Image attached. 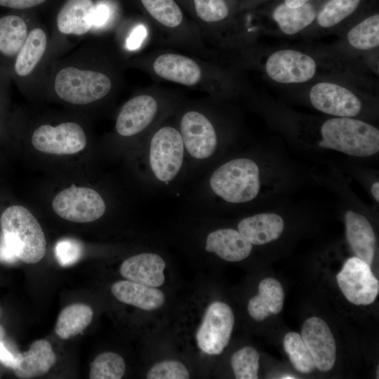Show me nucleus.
Listing matches in <instances>:
<instances>
[{
    "instance_id": "1",
    "label": "nucleus",
    "mask_w": 379,
    "mask_h": 379,
    "mask_svg": "<svg viewBox=\"0 0 379 379\" xmlns=\"http://www.w3.org/2000/svg\"><path fill=\"white\" fill-rule=\"evenodd\" d=\"M1 239L17 258L27 264L39 262L45 255L46 240L33 214L22 206L7 208L0 218Z\"/></svg>"
},
{
    "instance_id": "2",
    "label": "nucleus",
    "mask_w": 379,
    "mask_h": 379,
    "mask_svg": "<svg viewBox=\"0 0 379 379\" xmlns=\"http://www.w3.org/2000/svg\"><path fill=\"white\" fill-rule=\"evenodd\" d=\"M319 146L347 155L366 157L379 151V131L365 121L352 117H335L320 128Z\"/></svg>"
},
{
    "instance_id": "3",
    "label": "nucleus",
    "mask_w": 379,
    "mask_h": 379,
    "mask_svg": "<svg viewBox=\"0 0 379 379\" xmlns=\"http://www.w3.org/2000/svg\"><path fill=\"white\" fill-rule=\"evenodd\" d=\"M213 193L226 202L242 204L253 200L260 189V169L248 158H237L218 167L211 175Z\"/></svg>"
},
{
    "instance_id": "4",
    "label": "nucleus",
    "mask_w": 379,
    "mask_h": 379,
    "mask_svg": "<svg viewBox=\"0 0 379 379\" xmlns=\"http://www.w3.org/2000/svg\"><path fill=\"white\" fill-rule=\"evenodd\" d=\"M111 88L112 81L106 74L71 66L61 69L54 79L57 95L74 105H87L100 100Z\"/></svg>"
},
{
    "instance_id": "5",
    "label": "nucleus",
    "mask_w": 379,
    "mask_h": 379,
    "mask_svg": "<svg viewBox=\"0 0 379 379\" xmlns=\"http://www.w3.org/2000/svg\"><path fill=\"white\" fill-rule=\"evenodd\" d=\"M185 147L180 133L164 126L152 137L149 147V166L159 182L168 183L180 173L184 161Z\"/></svg>"
},
{
    "instance_id": "6",
    "label": "nucleus",
    "mask_w": 379,
    "mask_h": 379,
    "mask_svg": "<svg viewBox=\"0 0 379 379\" xmlns=\"http://www.w3.org/2000/svg\"><path fill=\"white\" fill-rule=\"evenodd\" d=\"M52 206L58 216L77 223L95 221L106 210L105 202L98 192L74 185L58 193L53 200Z\"/></svg>"
},
{
    "instance_id": "7",
    "label": "nucleus",
    "mask_w": 379,
    "mask_h": 379,
    "mask_svg": "<svg viewBox=\"0 0 379 379\" xmlns=\"http://www.w3.org/2000/svg\"><path fill=\"white\" fill-rule=\"evenodd\" d=\"M234 324L230 307L223 302H213L206 309L197 330L199 348L206 354H220L227 345Z\"/></svg>"
},
{
    "instance_id": "8",
    "label": "nucleus",
    "mask_w": 379,
    "mask_h": 379,
    "mask_svg": "<svg viewBox=\"0 0 379 379\" xmlns=\"http://www.w3.org/2000/svg\"><path fill=\"white\" fill-rule=\"evenodd\" d=\"M336 279L343 294L354 305H370L378 295L379 281L371 266L357 256L345 262Z\"/></svg>"
},
{
    "instance_id": "9",
    "label": "nucleus",
    "mask_w": 379,
    "mask_h": 379,
    "mask_svg": "<svg viewBox=\"0 0 379 379\" xmlns=\"http://www.w3.org/2000/svg\"><path fill=\"white\" fill-rule=\"evenodd\" d=\"M37 150L52 154H73L81 151L87 139L82 127L75 122H64L53 126L36 128L31 138Z\"/></svg>"
},
{
    "instance_id": "10",
    "label": "nucleus",
    "mask_w": 379,
    "mask_h": 379,
    "mask_svg": "<svg viewBox=\"0 0 379 379\" xmlns=\"http://www.w3.org/2000/svg\"><path fill=\"white\" fill-rule=\"evenodd\" d=\"M267 75L282 84L304 83L312 79L317 71V64L310 55L291 49L280 50L272 53L265 64Z\"/></svg>"
},
{
    "instance_id": "11",
    "label": "nucleus",
    "mask_w": 379,
    "mask_h": 379,
    "mask_svg": "<svg viewBox=\"0 0 379 379\" xmlns=\"http://www.w3.org/2000/svg\"><path fill=\"white\" fill-rule=\"evenodd\" d=\"M180 135L185 151L194 159L205 160L213 155L218 146L215 130L203 114L189 111L180 121Z\"/></svg>"
},
{
    "instance_id": "12",
    "label": "nucleus",
    "mask_w": 379,
    "mask_h": 379,
    "mask_svg": "<svg viewBox=\"0 0 379 379\" xmlns=\"http://www.w3.org/2000/svg\"><path fill=\"white\" fill-rule=\"evenodd\" d=\"M310 100L314 108L338 117H353L361 109L359 98L348 88L331 82H319L310 91Z\"/></svg>"
},
{
    "instance_id": "13",
    "label": "nucleus",
    "mask_w": 379,
    "mask_h": 379,
    "mask_svg": "<svg viewBox=\"0 0 379 379\" xmlns=\"http://www.w3.org/2000/svg\"><path fill=\"white\" fill-rule=\"evenodd\" d=\"M301 337L315 367L321 371H330L336 359V345L327 324L317 317L307 319L302 326Z\"/></svg>"
},
{
    "instance_id": "14",
    "label": "nucleus",
    "mask_w": 379,
    "mask_h": 379,
    "mask_svg": "<svg viewBox=\"0 0 379 379\" xmlns=\"http://www.w3.org/2000/svg\"><path fill=\"white\" fill-rule=\"evenodd\" d=\"M157 112L156 100L147 95L135 96L127 101L119 112L116 131L121 136L130 137L145 130Z\"/></svg>"
},
{
    "instance_id": "15",
    "label": "nucleus",
    "mask_w": 379,
    "mask_h": 379,
    "mask_svg": "<svg viewBox=\"0 0 379 379\" xmlns=\"http://www.w3.org/2000/svg\"><path fill=\"white\" fill-rule=\"evenodd\" d=\"M166 262L156 253H142L126 259L120 266V273L127 280L152 287L161 286L165 277Z\"/></svg>"
},
{
    "instance_id": "16",
    "label": "nucleus",
    "mask_w": 379,
    "mask_h": 379,
    "mask_svg": "<svg viewBox=\"0 0 379 379\" xmlns=\"http://www.w3.org/2000/svg\"><path fill=\"white\" fill-rule=\"evenodd\" d=\"M347 242L356 256L370 266L375 252L376 237L368 220L352 211L345 214Z\"/></svg>"
},
{
    "instance_id": "17",
    "label": "nucleus",
    "mask_w": 379,
    "mask_h": 379,
    "mask_svg": "<svg viewBox=\"0 0 379 379\" xmlns=\"http://www.w3.org/2000/svg\"><path fill=\"white\" fill-rule=\"evenodd\" d=\"M205 248L225 260L238 262L250 255L253 245L238 230L222 228L208 234Z\"/></svg>"
},
{
    "instance_id": "18",
    "label": "nucleus",
    "mask_w": 379,
    "mask_h": 379,
    "mask_svg": "<svg viewBox=\"0 0 379 379\" xmlns=\"http://www.w3.org/2000/svg\"><path fill=\"white\" fill-rule=\"evenodd\" d=\"M284 228L283 218L274 213H262L240 220L237 230L252 244L264 245L277 239Z\"/></svg>"
},
{
    "instance_id": "19",
    "label": "nucleus",
    "mask_w": 379,
    "mask_h": 379,
    "mask_svg": "<svg viewBox=\"0 0 379 379\" xmlns=\"http://www.w3.org/2000/svg\"><path fill=\"white\" fill-rule=\"evenodd\" d=\"M153 69L161 78L186 86L197 84L201 77V70L197 62L178 54L159 55L154 60Z\"/></svg>"
},
{
    "instance_id": "20",
    "label": "nucleus",
    "mask_w": 379,
    "mask_h": 379,
    "mask_svg": "<svg viewBox=\"0 0 379 379\" xmlns=\"http://www.w3.org/2000/svg\"><path fill=\"white\" fill-rule=\"evenodd\" d=\"M111 291L120 302L147 311L159 308L165 301L164 293L157 287L130 280L115 282L111 286Z\"/></svg>"
},
{
    "instance_id": "21",
    "label": "nucleus",
    "mask_w": 379,
    "mask_h": 379,
    "mask_svg": "<svg viewBox=\"0 0 379 379\" xmlns=\"http://www.w3.org/2000/svg\"><path fill=\"white\" fill-rule=\"evenodd\" d=\"M92 0H67L57 15V27L64 34L82 35L93 27Z\"/></svg>"
},
{
    "instance_id": "22",
    "label": "nucleus",
    "mask_w": 379,
    "mask_h": 379,
    "mask_svg": "<svg viewBox=\"0 0 379 379\" xmlns=\"http://www.w3.org/2000/svg\"><path fill=\"white\" fill-rule=\"evenodd\" d=\"M55 361L56 356L51 344L46 340H38L27 352L20 354L19 361L13 370L19 378H32L46 374Z\"/></svg>"
},
{
    "instance_id": "23",
    "label": "nucleus",
    "mask_w": 379,
    "mask_h": 379,
    "mask_svg": "<svg viewBox=\"0 0 379 379\" xmlns=\"http://www.w3.org/2000/svg\"><path fill=\"white\" fill-rule=\"evenodd\" d=\"M284 297V291L279 281L272 277L265 278L259 284L258 294L248 301V314L257 321L277 314L283 308Z\"/></svg>"
},
{
    "instance_id": "24",
    "label": "nucleus",
    "mask_w": 379,
    "mask_h": 379,
    "mask_svg": "<svg viewBox=\"0 0 379 379\" xmlns=\"http://www.w3.org/2000/svg\"><path fill=\"white\" fill-rule=\"evenodd\" d=\"M48 45V37L41 28L31 30L16 55L14 65L15 73L20 77L29 75L43 58Z\"/></svg>"
},
{
    "instance_id": "25",
    "label": "nucleus",
    "mask_w": 379,
    "mask_h": 379,
    "mask_svg": "<svg viewBox=\"0 0 379 379\" xmlns=\"http://www.w3.org/2000/svg\"><path fill=\"white\" fill-rule=\"evenodd\" d=\"M93 315L92 308L87 305H70L59 314L55 331L61 339L70 338L81 333L91 324Z\"/></svg>"
},
{
    "instance_id": "26",
    "label": "nucleus",
    "mask_w": 379,
    "mask_h": 379,
    "mask_svg": "<svg viewBox=\"0 0 379 379\" xmlns=\"http://www.w3.org/2000/svg\"><path fill=\"white\" fill-rule=\"evenodd\" d=\"M29 34L27 23L16 15L0 18V53L7 57L17 55Z\"/></svg>"
},
{
    "instance_id": "27",
    "label": "nucleus",
    "mask_w": 379,
    "mask_h": 379,
    "mask_svg": "<svg viewBox=\"0 0 379 379\" xmlns=\"http://www.w3.org/2000/svg\"><path fill=\"white\" fill-rule=\"evenodd\" d=\"M316 16V9L309 3L298 8H289L282 4L273 13V18L281 30L289 35L295 34L309 26Z\"/></svg>"
},
{
    "instance_id": "28",
    "label": "nucleus",
    "mask_w": 379,
    "mask_h": 379,
    "mask_svg": "<svg viewBox=\"0 0 379 379\" xmlns=\"http://www.w3.org/2000/svg\"><path fill=\"white\" fill-rule=\"evenodd\" d=\"M349 44L359 50H370L379 45V15L370 16L356 26L347 33Z\"/></svg>"
},
{
    "instance_id": "29",
    "label": "nucleus",
    "mask_w": 379,
    "mask_h": 379,
    "mask_svg": "<svg viewBox=\"0 0 379 379\" xmlns=\"http://www.w3.org/2000/svg\"><path fill=\"white\" fill-rule=\"evenodd\" d=\"M284 347L297 371L309 373L314 369L313 358L300 334L296 332L286 333L284 338Z\"/></svg>"
},
{
    "instance_id": "30",
    "label": "nucleus",
    "mask_w": 379,
    "mask_h": 379,
    "mask_svg": "<svg viewBox=\"0 0 379 379\" xmlns=\"http://www.w3.org/2000/svg\"><path fill=\"white\" fill-rule=\"evenodd\" d=\"M125 371L124 360L119 354L111 352H102L91 363L89 378L120 379Z\"/></svg>"
},
{
    "instance_id": "31",
    "label": "nucleus",
    "mask_w": 379,
    "mask_h": 379,
    "mask_svg": "<svg viewBox=\"0 0 379 379\" xmlns=\"http://www.w3.org/2000/svg\"><path fill=\"white\" fill-rule=\"evenodd\" d=\"M360 0H329L317 14V22L325 28L331 27L352 14Z\"/></svg>"
},
{
    "instance_id": "32",
    "label": "nucleus",
    "mask_w": 379,
    "mask_h": 379,
    "mask_svg": "<svg viewBox=\"0 0 379 379\" xmlns=\"http://www.w3.org/2000/svg\"><path fill=\"white\" fill-rule=\"evenodd\" d=\"M141 2L156 20L166 27H177L182 20V11L173 0H141Z\"/></svg>"
},
{
    "instance_id": "33",
    "label": "nucleus",
    "mask_w": 379,
    "mask_h": 379,
    "mask_svg": "<svg viewBox=\"0 0 379 379\" xmlns=\"http://www.w3.org/2000/svg\"><path fill=\"white\" fill-rule=\"evenodd\" d=\"M259 354L252 347H244L233 354L231 366L237 379H257L259 369Z\"/></svg>"
},
{
    "instance_id": "34",
    "label": "nucleus",
    "mask_w": 379,
    "mask_h": 379,
    "mask_svg": "<svg viewBox=\"0 0 379 379\" xmlns=\"http://www.w3.org/2000/svg\"><path fill=\"white\" fill-rule=\"evenodd\" d=\"M147 379H187L186 366L179 361L166 360L154 364L147 372Z\"/></svg>"
},
{
    "instance_id": "35",
    "label": "nucleus",
    "mask_w": 379,
    "mask_h": 379,
    "mask_svg": "<svg viewBox=\"0 0 379 379\" xmlns=\"http://www.w3.org/2000/svg\"><path fill=\"white\" fill-rule=\"evenodd\" d=\"M197 15L204 21L212 22L225 18L229 9L225 0H194Z\"/></svg>"
},
{
    "instance_id": "36",
    "label": "nucleus",
    "mask_w": 379,
    "mask_h": 379,
    "mask_svg": "<svg viewBox=\"0 0 379 379\" xmlns=\"http://www.w3.org/2000/svg\"><path fill=\"white\" fill-rule=\"evenodd\" d=\"M83 247L77 239L65 238L57 242L55 255L59 264L67 267L76 263L81 257Z\"/></svg>"
},
{
    "instance_id": "37",
    "label": "nucleus",
    "mask_w": 379,
    "mask_h": 379,
    "mask_svg": "<svg viewBox=\"0 0 379 379\" xmlns=\"http://www.w3.org/2000/svg\"><path fill=\"white\" fill-rule=\"evenodd\" d=\"M111 13V8L107 4L100 2L95 5L93 15V27L103 26L109 20Z\"/></svg>"
},
{
    "instance_id": "38",
    "label": "nucleus",
    "mask_w": 379,
    "mask_h": 379,
    "mask_svg": "<svg viewBox=\"0 0 379 379\" xmlns=\"http://www.w3.org/2000/svg\"><path fill=\"white\" fill-rule=\"evenodd\" d=\"M147 36V30L144 25L136 26L126 39V48L130 51L138 49Z\"/></svg>"
},
{
    "instance_id": "39",
    "label": "nucleus",
    "mask_w": 379,
    "mask_h": 379,
    "mask_svg": "<svg viewBox=\"0 0 379 379\" xmlns=\"http://www.w3.org/2000/svg\"><path fill=\"white\" fill-rule=\"evenodd\" d=\"M20 354V352L13 354L4 342L0 341V362L5 366L13 369L19 361Z\"/></svg>"
},
{
    "instance_id": "40",
    "label": "nucleus",
    "mask_w": 379,
    "mask_h": 379,
    "mask_svg": "<svg viewBox=\"0 0 379 379\" xmlns=\"http://www.w3.org/2000/svg\"><path fill=\"white\" fill-rule=\"evenodd\" d=\"M46 0H0V6L13 8L26 9L43 4Z\"/></svg>"
},
{
    "instance_id": "41",
    "label": "nucleus",
    "mask_w": 379,
    "mask_h": 379,
    "mask_svg": "<svg viewBox=\"0 0 379 379\" xmlns=\"http://www.w3.org/2000/svg\"><path fill=\"white\" fill-rule=\"evenodd\" d=\"M18 259L8 246L1 239L0 240V262L13 264L17 262Z\"/></svg>"
},
{
    "instance_id": "42",
    "label": "nucleus",
    "mask_w": 379,
    "mask_h": 379,
    "mask_svg": "<svg viewBox=\"0 0 379 379\" xmlns=\"http://www.w3.org/2000/svg\"><path fill=\"white\" fill-rule=\"evenodd\" d=\"M310 0H284V4L289 8H298L307 3Z\"/></svg>"
},
{
    "instance_id": "43",
    "label": "nucleus",
    "mask_w": 379,
    "mask_h": 379,
    "mask_svg": "<svg viewBox=\"0 0 379 379\" xmlns=\"http://www.w3.org/2000/svg\"><path fill=\"white\" fill-rule=\"evenodd\" d=\"M371 194L377 202H379V182H375L371 188Z\"/></svg>"
},
{
    "instance_id": "44",
    "label": "nucleus",
    "mask_w": 379,
    "mask_h": 379,
    "mask_svg": "<svg viewBox=\"0 0 379 379\" xmlns=\"http://www.w3.org/2000/svg\"><path fill=\"white\" fill-rule=\"evenodd\" d=\"M4 335H5V330L4 327L1 325H0V341L2 340Z\"/></svg>"
},
{
    "instance_id": "45",
    "label": "nucleus",
    "mask_w": 379,
    "mask_h": 379,
    "mask_svg": "<svg viewBox=\"0 0 379 379\" xmlns=\"http://www.w3.org/2000/svg\"><path fill=\"white\" fill-rule=\"evenodd\" d=\"M281 378L287 379V378H295V377H293L291 375H285V377H282Z\"/></svg>"
}]
</instances>
